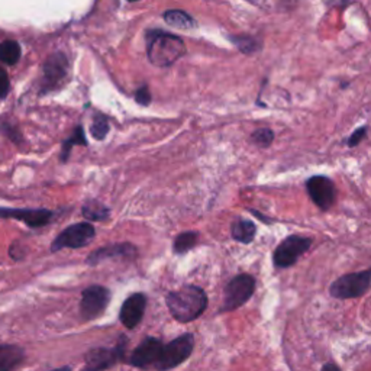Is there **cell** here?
Masks as SVG:
<instances>
[{
  "instance_id": "cell-1",
  "label": "cell",
  "mask_w": 371,
  "mask_h": 371,
  "mask_svg": "<svg viewBox=\"0 0 371 371\" xmlns=\"http://www.w3.org/2000/svg\"><path fill=\"white\" fill-rule=\"evenodd\" d=\"M166 300L175 319L183 324L197 319L207 308L205 290L197 286H184L180 290L170 291Z\"/></svg>"
},
{
  "instance_id": "cell-2",
  "label": "cell",
  "mask_w": 371,
  "mask_h": 371,
  "mask_svg": "<svg viewBox=\"0 0 371 371\" xmlns=\"http://www.w3.org/2000/svg\"><path fill=\"white\" fill-rule=\"evenodd\" d=\"M147 52L148 60L158 67H168L180 60L186 45L180 36L163 31H150L147 34Z\"/></svg>"
},
{
  "instance_id": "cell-3",
  "label": "cell",
  "mask_w": 371,
  "mask_h": 371,
  "mask_svg": "<svg viewBox=\"0 0 371 371\" xmlns=\"http://www.w3.org/2000/svg\"><path fill=\"white\" fill-rule=\"evenodd\" d=\"M371 286V269L364 271H357L342 276L330 284L329 293L333 297L346 300V299H357L367 293Z\"/></svg>"
},
{
  "instance_id": "cell-4",
  "label": "cell",
  "mask_w": 371,
  "mask_h": 371,
  "mask_svg": "<svg viewBox=\"0 0 371 371\" xmlns=\"http://www.w3.org/2000/svg\"><path fill=\"white\" fill-rule=\"evenodd\" d=\"M256 290V278L249 274H238L227 284L223 291L221 312H232L245 304Z\"/></svg>"
},
{
  "instance_id": "cell-5",
  "label": "cell",
  "mask_w": 371,
  "mask_h": 371,
  "mask_svg": "<svg viewBox=\"0 0 371 371\" xmlns=\"http://www.w3.org/2000/svg\"><path fill=\"white\" fill-rule=\"evenodd\" d=\"M312 240L308 236L290 235L277 245L273 254V262L277 269H289L311 248Z\"/></svg>"
},
{
  "instance_id": "cell-6",
  "label": "cell",
  "mask_w": 371,
  "mask_h": 371,
  "mask_svg": "<svg viewBox=\"0 0 371 371\" xmlns=\"http://www.w3.org/2000/svg\"><path fill=\"white\" fill-rule=\"evenodd\" d=\"M194 337L192 334H183L168 342L163 348L161 359L155 364L158 371L173 370L189 359L193 352Z\"/></svg>"
},
{
  "instance_id": "cell-7",
  "label": "cell",
  "mask_w": 371,
  "mask_h": 371,
  "mask_svg": "<svg viewBox=\"0 0 371 371\" xmlns=\"http://www.w3.org/2000/svg\"><path fill=\"white\" fill-rule=\"evenodd\" d=\"M96 231L93 225L87 222H80L71 225V227L65 228L51 245L52 253H57L64 248H83L90 244L95 238Z\"/></svg>"
},
{
  "instance_id": "cell-8",
  "label": "cell",
  "mask_w": 371,
  "mask_h": 371,
  "mask_svg": "<svg viewBox=\"0 0 371 371\" xmlns=\"http://www.w3.org/2000/svg\"><path fill=\"white\" fill-rule=\"evenodd\" d=\"M111 302V291L103 286H90L83 290L80 302V313L85 321L98 319L108 308Z\"/></svg>"
},
{
  "instance_id": "cell-9",
  "label": "cell",
  "mask_w": 371,
  "mask_h": 371,
  "mask_svg": "<svg viewBox=\"0 0 371 371\" xmlns=\"http://www.w3.org/2000/svg\"><path fill=\"white\" fill-rule=\"evenodd\" d=\"M306 190L312 202L321 210H329L337 199V189L334 181L326 176H312L306 180Z\"/></svg>"
},
{
  "instance_id": "cell-10",
  "label": "cell",
  "mask_w": 371,
  "mask_h": 371,
  "mask_svg": "<svg viewBox=\"0 0 371 371\" xmlns=\"http://www.w3.org/2000/svg\"><path fill=\"white\" fill-rule=\"evenodd\" d=\"M163 342L154 337L145 338L139 346L135 348V351L131 355V366L138 368H148L151 366L155 367V364L160 361L163 354Z\"/></svg>"
},
{
  "instance_id": "cell-11",
  "label": "cell",
  "mask_w": 371,
  "mask_h": 371,
  "mask_svg": "<svg viewBox=\"0 0 371 371\" xmlns=\"http://www.w3.org/2000/svg\"><path fill=\"white\" fill-rule=\"evenodd\" d=\"M67 71H69V61L64 54L57 52V54L51 56L44 63L43 67V82H41L43 91L52 90L58 85H61L65 76H67Z\"/></svg>"
},
{
  "instance_id": "cell-12",
  "label": "cell",
  "mask_w": 371,
  "mask_h": 371,
  "mask_svg": "<svg viewBox=\"0 0 371 371\" xmlns=\"http://www.w3.org/2000/svg\"><path fill=\"white\" fill-rule=\"evenodd\" d=\"M124 346L122 341L116 348H95L86 354V364L83 371H103L122 359Z\"/></svg>"
},
{
  "instance_id": "cell-13",
  "label": "cell",
  "mask_w": 371,
  "mask_h": 371,
  "mask_svg": "<svg viewBox=\"0 0 371 371\" xmlns=\"http://www.w3.org/2000/svg\"><path fill=\"white\" fill-rule=\"evenodd\" d=\"M0 218L25 222L31 228H41L51 221L52 212L44 209H9L0 207Z\"/></svg>"
},
{
  "instance_id": "cell-14",
  "label": "cell",
  "mask_w": 371,
  "mask_h": 371,
  "mask_svg": "<svg viewBox=\"0 0 371 371\" xmlns=\"http://www.w3.org/2000/svg\"><path fill=\"white\" fill-rule=\"evenodd\" d=\"M145 306H147V297H145V295L142 293L131 295L122 304L121 313H119V319H121V322L126 328L134 329L142 321Z\"/></svg>"
},
{
  "instance_id": "cell-15",
  "label": "cell",
  "mask_w": 371,
  "mask_h": 371,
  "mask_svg": "<svg viewBox=\"0 0 371 371\" xmlns=\"http://www.w3.org/2000/svg\"><path fill=\"white\" fill-rule=\"evenodd\" d=\"M137 254V248L131 244H113L99 248L89 256L87 262L90 266H96V264L116 257H134Z\"/></svg>"
},
{
  "instance_id": "cell-16",
  "label": "cell",
  "mask_w": 371,
  "mask_h": 371,
  "mask_svg": "<svg viewBox=\"0 0 371 371\" xmlns=\"http://www.w3.org/2000/svg\"><path fill=\"white\" fill-rule=\"evenodd\" d=\"M257 234V227L253 221L236 219L231 227V235L235 241L241 244H251Z\"/></svg>"
},
{
  "instance_id": "cell-17",
  "label": "cell",
  "mask_w": 371,
  "mask_h": 371,
  "mask_svg": "<svg viewBox=\"0 0 371 371\" xmlns=\"http://www.w3.org/2000/svg\"><path fill=\"white\" fill-rule=\"evenodd\" d=\"M23 360V350L18 346H0V371H12Z\"/></svg>"
},
{
  "instance_id": "cell-18",
  "label": "cell",
  "mask_w": 371,
  "mask_h": 371,
  "mask_svg": "<svg viewBox=\"0 0 371 371\" xmlns=\"http://www.w3.org/2000/svg\"><path fill=\"white\" fill-rule=\"evenodd\" d=\"M229 39H231V43L243 52V54H247V56L257 54V52H260L262 48V43L260 41V39L251 35H232L229 36Z\"/></svg>"
},
{
  "instance_id": "cell-19",
  "label": "cell",
  "mask_w": 371,
  "mask_h": 371,
  "mask_svg": "<svg viewBox=\"0 0 371 371\" xmlns=\"http://www.w3.org/2000/svg\"><path fill=\"white\" fill-rule=\"evenodd\" d=\"M164 19L168 25L184 31H189L196 26L194 19L183 10H168L164 13Z\"/></svg>"
},
{
  "instance_id": "cell-20",
  "label": "cell",
  "mask_w": 371,
  "mask_h": 371,
  "mask_svg": "<svg viewBox=\"0 0 371 371\" xmlns=\"http://www.w3.org/2000/svg\"><path fill=\"white\" fill-rule=\"evenodd\" d=\"M21 58V47L13 39H8L0 44V61L8 65L16 64Z\"/></svg>"
},
{
  "instance_id": "cell-21",
  "label": "cell",
  "mask_w": 371,
  "mask_h": 371,
  "mask_svg": "<svg viewBox=\"0 0 371 371\" xmlns=\"http://www.w3.org/2000/svg\"><path fill=\"white\" fill-rule=\"evenodd\" d=\"M82 212H83V216L89 221H104V219H108L111 215L108 207H106L103 203L95 202V201L87 202L83 206Z\"/></svg>"
},
{
  "instance_id": "cell-22",
  "label": "cell",
  "mask_w": 371,
  "mask_h": 371,
  "mask_svg": "<svg viewBox=\"0 0 371 371\" xmlns=\"http://www.w3.org/2000/svg\"><path fill=\"white\" fill-rule=\"evenodd\" d=\"M197 238H199V235L196 232H192V231L180 234L175 241V253L176 254H186L188 251H190L197 244Z\"/></svg>"
},
{
  "instance_id": "cell-23",
  "label": "cell",
  "mask_w": 371,
  "mask_h": 371,
  "mask_svg": "<svg viewBox=\"0 0 371 371\" xmlns=\"http://www.w3.org/2000/svg\"><path fill=\"white\" fill-rule=\"evenodd\" d=\"M251 141H253L257 147L269 148L274 142V132L270 128H258L251 134Z\"/></svg>"
},
{
  "instance_id": "cell-24",
  "label": "cell",
  "mask_w": 371,
  "mask_h": 371,
  "mask_svg": "<svg viewBox=\"0 0 371 371\" xmlns=\"http://www.w3.org/2000/svg\"><path fill=\"white\" fill-rule=\"evenodd\" d=\"M90 131H91V135L95 137L96 139H103L106 135H108V132H109L108 119H106L103 115L95 116Z\"/></svg>"
},
{
  "instance_id": "cell-25",
  "label": "cell",
  "mask_w": 371,
  "mask_h": 371,
  "mask_svg": "<svg viewBox=\"0 0 371 371\" xmlns=\"http://www.w3.org/2000/svg\"><path fill=\"white\" fill-rule=\"evenodd\" d=\"M78 142H80L82 145L87 144V141L85 138V131L80 126H78L77 129H74L71 138L64 142V145H63V160H67V155L70 153V148L73 147V145H76Z\"/></svg>"
},
{
  "instance_id": "cell-26",
  "label": "cell",
  "mask_w": 371,
  "mask_h": 371,
  "mask_svg": "<svg viewBox=\"0 0 371 371\" xmlns=\"http://www.w3.org/2000/svg\"><path fill=\"white\" fill-rule=\"evenodd\" d=\"M367 131H368V128H367L366 125H363V126H360V128H357V129L352 132V134H351L346 141H344V144H346L348 148H355V147H359V145L366 139V137H367Z\"/></svg>"
},
{
  "instance_id": "cell-27",
  "label": "cell",
  "mask_w": 371,
  "mask_h": 371,
  "mask_svg": "<svg viewBox=\"0 0 371 371\" xmlns=\"http://www.w3.org/2000/svg\"><path fill=\"white\" fill-rule=\"evenodd\" d=\"M9 89H10L9 76L2 67H0V99H3V98L8 96Z\"/></svg>"
},
{
  "instance_id": "cell-28",
  "label": "cell",
  "mask_w": 371,
  "mask_h": 371,
  "mask_svg": "<svg viewBox=\"0 0 371 371\" xmlns=\"http://www.w3.org/2000/svg\"><path fill=\"white\" fill-rule=\"evenodd\" d=\"M135 98H137V102L141 103V104H148L151 102V95H150V90L147 86H142L141 89L137 90L135 93Z\"/></svg>"
},
{
  "instance_id": "cell-29",
  "label": "cell",
  "mask_w": 371,
  "mask_h": 371,
  "mask_svg": "<svg viewBox=\"0 0 371 371\" xmlns=\"http://www.w3.org/2000/svg\"><path fill=\"white\" fill-rule=\"evenodd\" d=\"M321 371H341V368L337 364H334V363H328V364H325L322 367Z\"/></svg>"
},
{
  "instance_id": "cell-30",
  "label": "cell",
  "mask_w": 371,
  "mask_h": 371,
  "mask_svg": "<svg viewBox=\"0 0 371 371\" xmlns=\"http://www.w3.org/2000/svg\"><path fill=\"white\" fill-rule=\"evenodd\" d=\"M51 371H71V368H70V367H60V368L51 370Z\"/></svg>"
},
{
  "instance_id": "cell-31",
  "label": "cell",
  "mask_w": 371,
  "mask_h": 371,
  "mask_svg": "<svg viewBox=\"0 0 371 371\" xmlns=\"http://www.w3.org/2000/svg\"><path fill=\"white\" fill-rule=\"evenodd\" d=\"M131 2H137V0H131Z\"/></svg>"
}]
</instances>
